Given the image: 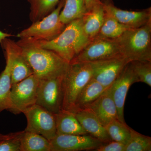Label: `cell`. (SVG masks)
<instances>
[{"instance_id": "e0dca14e", "label": "cell", "mask_w": 151, "mask_h": 151, "mask_svg": "<svg viewBox=\"0 0 151 151\" xmlns=\"http://www.w3.org/2000/svg\"><path fill=\"white\" fill-rule=\"evenodd\" d=\"M12 53V85L18 83L33 74L32 68L22 53L20 46L9 39Z\"/></svg>"}, {"instance_id": "7a4b0ae2", "label": "cell", "mask_w": 151, "mask_h": 151, "mask_svg": "<svg viewBox=\"0 0 151 151\" xmlns=\"http://www.w3.org/2000/svg\"><path fill=\"white\" fill-rule=\"evenodd\" d=\"M20 41L32 43L52 50L70 63L89 40L83 32L81 18L66 25L62 32L52 40L37 42Z\"/></svg>"}, {"instance_id": "277c9868", "label": "cell", "mask_w": 151, "mask_h": 151, "mask_svg": "<svg viewBox=\"0 0 151 151\" xmlns=\"http://www.w3.org/2000/svg\"><path fill=\"white\" fill-rule=\"evenodd\" d=\"M92 78L89 63H70L63 75L64 99L63 110L73 112L79 94Z\"/></svg>"}, {"instance_id": "ac0fdd59", "label": "cell", "mask_w": 151, "mask_h": 151, "mask_svg": "<svg viewBox=\"0 0 151 151\" xmlns=\"http://www.w3.org/2000/svg\"><path fill=\"white\" fill-rule=\"evenodd\" d=\"M105 12L102 3L94 7L82 17V28L89 41L98 34L105 19Z\"/></svg>"}, {"instance_id": "ba28073f", "label": "cell", "mask_w": 151, "mask_h": 151, "mask_svg": "<svg viewBox=\"0 0 151 151\" xmlns=\"http://www.w3.org/2000/svg\"><path fill=\"white\" fill-rule=\"evenodd\" d=\"M63 75L49 79H40L38 87L36 104L55 114L63 110L64 99Z\"/></svg>"}, {"instance_id": "30bf717a", "label": "cell", "mask_w": 151, "mask_h": 151, "mask_svg": "<svg viewBox=\"0 0 151 151\" xmlns=\"http://www.w3.org/2000/svg\"><path fill=\"white\" fill-rule=\"evenodd\" d=\"M129 62L123 55L89 63L92 78L108 89Z\"/></svg>"}, {"instance_id": "83f0119b", "label": "cell", "mask_w": 151, "mask_h": 151, "mask_svg": "<svg viewBox=\"0 0 151 151\" xmlns=\"http://www.w3.org/2000/svg\"><path fill=\"white\" fill-rule=\"evenodd\" d=\"M24 132L13 133L10 137L0 141V151H21V138Z\"/></svg>"}, {"instance_id": "d4e9b609", "label": "cell", "mask_w": 151, "mask_h": 151, "mask_svg": "<svg viewBox=\"0 0 151 151\" xmlns=\"http://www.w3.org/2000/svg\"><path fill=\"white\" fill-rule=\"evenodd\" d=\"M108 135L112 141L124 144H127L131 137L130 127L118 119L111 121L105 127Z\"/></svg>"}, {"instance_id": "2e32d148", "label": "cell", "mask_w": 151, "mask_h": 151, "mask_svg": "<svg viewBox=\"0 0 151 151\" xmlns=\"http://www.w3.org/2000/svg\"><path fill=\"white\" fill-rule=\"evenodd\" d=\"M5 50L6 65L5 69L0 74V113L9 107L12 81V53L9 39H5L1 44Z\"/></svg>"}, {"instance_id": "9c48e42d", "label": "cell", "mask_w": 151, "mask_h": 151, "mask_svg": "<svg viewBox=\"0 0 151 151\" xmlns=\"http://www.w3.org/2000/svg\"><path fill=\"white\" fill-rule=\"evenodd\" d=\"M27 120L24 131L41 135L50 141L57 134L55 115L35 104L23 112Z\"/></svg>"}, {"instance_id": "8fae6325", "label": "cell", "mask_w": 151, "mask_h": 151, "mask_svg": "<svg viewBox=\"0 0 151 151\" xmlns=\"http://www.w3.org/2000/svg\"><path fill=\"white\" fill-rule=\"evenodd\" d=\"M136 82H138L137 78L130 62L108 88L117 107L118 119L123 123H126L124 118V107L127 93L131 85Z\"/></svg>"}, {"instance_id": "4fadbf2b", "label": "cell", "mask_w": 151, "mask_h": 151, "mask_svg": "<svg viewBox=\"0 0 151 151\" xmlns=\"http://www.w3.org/2000/svg\"><path fill=\"white\" fill-rule=\"evenodd\" d=\"M105 12L122 24L132 28L145 25L151 22V8L140 11L122 10L114 5L113 0H101Z\"/></svg>"}, {"instance_id": "4dcf8cb0", "label": "cell", "mask_w": 151, "mask_h": 151, "mask_svg": "<svg viewBox=\"0 0 151 151\" xmlns=\"http://www.w3.org/2000/svg\"><path fill=\"white\" fill-rule=\"evenodd\" d=\"M12 35L3 32H2L0 31V43L1 44L3 41L6 38L9 37Z\"/></svg>"}, {"instance_id": "52a82bcc", "label": "cell", "mask_w": 151, "mask_h": 151, "mask_svg": "<svg viewBox=\"0 0 151 151\" xmlns=\"http://www.w3.org/2000/svg\"><path fill=\"white\" fill-rule=\"evenodd\" d=\"M120 55L122 54L116 39L97 35L89 41L70 63H91Z\"/></svg>"}, {"instance_id": "1f68e13d", "label": "cell", "mask_w": 151, "mask_h": 151, "mask_svg": "<svg viewBox=\"0 0 151 151\" xmlns=\"http://www.w3.org/2000/svg\"><path fill=\"white\" fill-rule=\"evenodd\" d=\"M12 134L13 133L8 134H1V133H0V141L10 137H11Z\"/></svg>"}, {"instance_id": "603a6c76", "label": "cell", "mask_w": 151, "mask_h": 151, "mask_svg": "<svg viewBox=\"0 0 151 151\" xmlns=\"http://www.w3.org/2000/svg\"><path fill=\"white\" fill-rule=\"evenodd\" d=\"M132 28L118 22L113 17L105 12V19L97 35L108 38L116 39L126 31Z\"/></svg>"}, {"instance_id": "484cf974", "label": "cell", "mask_w": 151, "mask_h": 151, "mask_svg": "<svg viewBox=\"0 0 151 151\" xmlns=\"http://www.w3.org/2000/svg\"><path fill=\"white\" fill-rule=\"evenodd\" d=\"M131 137L125 145V151H151V138L130 128Z\"/></svg>"}, {"instance_id": "ffe728a7", "label": "cell", "mask_w": 151, "mask_h": 151, "mask_svg": "<svg viewBox=\"0 0 151 151\" xmlns=\"http://www.w3.org/2000/svg\"><path fill=\"white\" fill-rule=\"evenodd\" d=\"M85 0H65L60 14L59 19L63 24L82 18L87 12Z\"/></svg>"}, {"instance_id": "44dd1931", "label": "cell", "mask_w": 151, "mask_h": 151, "mask_svg": "<svg viewBox=\"0 0 151 151\" xmlns=\"http://www.w3.org/2000/svg\"><path fill=\"white\" fill-rule=\"evenodd\" d=\"M106 89L94 78H91L79 94L76 103L74 112L92 103L101 96Z\"/></svg>"}, {"instance_id": "f546056e", "label": "cell", "mask_w": 151, "mask_h": 151, "mask_svg": "<svg viewBox=\"0 0 151 151\" xmlns=\"http://www.w3.org/2000/svg\"><path fill=\"white\" fill-rule=\"evenodd\" d=\"M87 11L92 9L94 7L102 4L101 0H85Z\"/></svg>"}, {"instance_id": "3957f363", "label": "cell", "mask_w": 151, "mask_h": 151, "mask_svg": "<svg viewBox=\"0 0 151 151\" xmlns=\"http://www.w3.org/2000/svg\"><path fill=\"white\" fill-rule=\"evenodd\" d=\"M116 40L121 54L129 62L151 61V22L127 30Z\"/></svg>"}, {"instance_id": "9a60e30c", "label": "cell", "mask_w": 151, "mask_h": 151, "mask_svg": "<svg viewBox=\"0 0 151 151\" xmlns=\"http://www.w3.org/2000/svg\"><path fill=\"white\" fill-rule=\"evenodd\" d=\"M73 113L88 134L104 143H108L112 141L107 133L105 127L89 109H78Z\"/></svg>"}, {"instance_id": "5b68a950", "label": "cell", "mask_w": 151, "mask_h": 151, "mask_svg": "<svg viewBox=\"0 0 151 151\" xmlns=\"http://www.w3.org/2000/svg\"><path fill=\"white\" fill-rule=\"evenodd\" d=\"M64 2L65 0H61L50 14L19 33L18 37L22 41L37 42L49 41L58 36L66 26L59 19Z\"/></svg>"}, {"instance_id": "4316f807", "label": "cell", "mask_w": 151, "mask_h": 151, "mask_svg": "<svg viewBox=\"0 0 151 151\" xmlns=\"http://www.w3.org/2000/svg\"><path fill=\"white\" fill-rule=\"evenodd\" d=\"M138 82L151 86V61L135 60L130 62Z\"/></svg>"}, {"instance_id": "7c38bea8", "label": "cell", "mask_w": 151, "mask_h": 151, "mask_svg": "<svg viewBox=\"0 0 151 151\" xmlns=\"http://www.w3.org/2000/svg\"><path fill=\"white\" fill-rule=\"evenodd\" d=\"M51 151L94 150L105 143L90 135L58 134L50 141Z\"/></svg>"}, {"instance_id": "cb8c5ba5", "label": "cell", "mask_w": 151, "mask_h": 151, "mask_svg": "<svg viewBox=\"0 0 151 151\" xmlns=\"http://www.w3.org/2000/svg\"><path fill=\"white\" fill-rule=\"evenodd\" d=\"M61 0H28L31 5L30 18L33 22L40 20L55 8Z\"/></svg>"}, {"instance_id": "d6986e66", "label": "cell", "mask_w": 151, "mask_h": 151, "mask_svg": "<svg viewBox=\"0 0 151 151\" xmlns=\"http://www.w3.org/2000/svg\"><path fill=\"white\" fill-rule=\"evenodd\" d=\"M55 115L58 134H88L72 112L62 110Z\"/></svg>"}, {"instance_id": "f1b7e54d", "label": "cell", "mask_w": 151, "mask_h": 151, "mask_svg": "<svg viewBox=\"0 0 151 151\" xmlns=\"http://www.w3.org/2000/svg\"><path fill=\"white\" fill-rule=\"evenodd\" d=\"M124 144L112 141L101 145L95 150L97 151H125Z\"/></svg>"}, {"instance_id": "6da1fadb", "label": "cell", "mask_w": 151, "mask_h": 151, "mask_svg": "<svg viewBox=\"0 0 151 151\" xmlns=\"http://www.w3.org/2000/svg\"><path fill=\"white\" fill-rule=\"evenodd\" d=\"M22 53L40 79H49L63 76L69 63L54 52L32 43L19 41Z\"/></svg>"}, {"instance_id": "5bb4252c", "label": "cell", "mask_w": 151, "mask_h": 151, "mask_svg": "<svg viewBox=\"0 0 151 151\" xmlns=\"http://www.w3.org/2000/svg\"><path fill=\"white\" fill-rule=\"evenodd\" d=\"M83 108L92 111L105 127L114 119H119L117 107L108 89L97 99Z\"/></svg>"}, {"instance_id": "8992f818", "label": "cell", "mask_w": 151, "mask_h": 151, "mask_svg": "<svg viewBox=\"0 0 151 151\" xmlns=\"http://www.w3.org/2000/svg\"><path fill=\"white\" fill-rule=\"evenodd\" d=\"M40 80L33 74L12 85L8 110L14 114H19L35 104Z\"/></svg>"}, {"instance_id": "7402d4cb", "label": "cell", "mask_w": 151, "mask_h": 151, "mask_svg": "<svg viewBox=\"0 0 151 151\" xmlns=\"http://www.w3.org/2000/svg\"><path fill=\"white\" fill-rule=\"evenodd\" d=\"M21 151H51V144L41 135L24 130L21 138Z\"/></svg>"}]
</instances>
